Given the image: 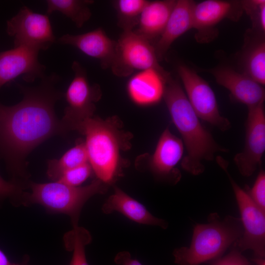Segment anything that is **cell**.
I'll list each match as a JSON object with an SVG mask.
<instances>
[{
  "label": "cell",
  "mask_w": 265,
  "mask_h": 265,
  "mask_svg": "<svg viewBox=\"0 0 265 265\" xmlns=\"http://www.w3.org/2000/svg\"><path fill=\"white\" fill-rule=\"evenodd\" d=\"M43 80L33 88H21L24 97L18 104H0V154L7 163L13 181L24 185L28 178L26 159L37 146L54 135L68 132L56 116L54 106L62 93L53 85L54 80Z\"/></svg>",
  "instance_id": "1"
},
{
  "label": "cell",
  "mask_w": 265,
  "mask_h": 265,
  "mask_svg": "<svg viewBox=\"0 0 265 265\" xmlns=\"http://www.w3.org/2000/svg\"><path fill=\"white\" fill-rule=\"evenodd\" d=\"M117 117L105 119L94 115L73 122L68 131L84 136L88 162L96 178L111 185L121 177L124 167L121 152L130 147V133L122 128Z\"/></svg>",
  "instance_id": "2"
},
{
  "label": "cell",
  "mask_w": 265,
  "mask_h": 265,
  "mask_svg": "<svg viewBox=\"0 0 265 265\" xmlns=\"http://www.w3.org/2000/svg\"><path fill=\"white\" fill-rule=\"evenodd\" d=\"M163 98L186 150L182 167L193 175H199L204 171V161L213 160L216 153L228 150L219 145L202 125L184 89L171 77L166 81Z\"/></svg>",
  "instance_id": "3"
},
{
  "label": "cell",
  "mask_w": 265,
  "mask_h": 265,
  "mask_svg": "<svg viewBox=\"0 0 265 265\" xmlns=\"http://www.w3.org/2000/svg\"><path fill=\"white\" fill-rule=\"evenodd\" d=\"M243 227L240 218L227 215L222 218L211 213L208 222L196 224L189 247L176 248L173 252L177 265H199L222 256L241 237Z\"/></svg>",
  "instance_id": "4"
},
{
  "label": "cell",
  "mask_w": 265,
  "mask_h": 265,
  "mask_svg": "<svg viewBox=\"0 0 265 265\" xmlns=\"http://www.w3.org/2000/svg\"><path fill=\"white\" fill-rule=\"evenodd\" d=\"M31 192H25L22 205L37 204L51 213L68 215L73 226H78L81 209L93 196L104 194L109 185L96 178L83 186H73L58 181L47 183L30 182Z\"/></svg>",
  "instance_id": "5"
},
{
  "label": "cell",
  "mask_w": 265,
  "mask_h": 265,
  "mask_svg": "<svg viewBox=\"0 0 265 265\" xmlns=\"http://www.w3.org/2000/svg\"><path fill=\"white\" fill-rule=\"evenodd\" d=\"M219 165L226 173L232 186L240 214L243 227L241 237L234 245L241 252L251 250L255 258L265 257V212L252 200L246 191L233 180L228 171V162Z\"/></svg>",
  "instance_id": "6"
},
{
  "label": "cell",
  "mask_w": 265,
  "mask_h": 265,
  "mask_svg": "<svg viewBox=\"0 0 265 265\" xmlns=\"http://www.w3.org/2000/svg\"><path fill=\"white\" fill-rule=\"evenodd\" d=\"M110 68L120 77L149 68L164 70L150 42L133 30L124 31L116 41L115 55Z\"/></svg>",
  "instance_id": "7"
},
{
  "label": "cell",
  "mask_w": 265,
  "mask_h": 265,
  "mask_svg": "<svg viewBox=\"0 0 265 265\" xmlns=\"http://www.w3.org/2000/svg\"><path fill=\"white\" fill-rule=\"evenodd\" d=\"M177 71L186 97L199 119L222 132L228 130L231 123L221 115L215 95L209 83L185 65H179Z\"/></svg>",
  "instance_id": "8"
},
{
  "label": "cell",
  "mask_w": 265,
  "mask_h": 265,
  "mask_svg": "<svg viewBox=\"0 0 265 265\" xmlns=\"http://www.w3.org/2000/svg\"><path fill=\"white\" fill-rule=\"evenodd\" d=\"M7 34L14 47L25 46L38 51L48 49L55 40L47 15L35 13L26 6L7 22Z\"/></svg>",
  "instance_id": "9"
},
{
  "label": "cell",
  "mask_w": 265,
  "mask_h": 265,
  "mask_svg": "<svg viewBox=\"0 0 265 265\" xmlns=\"http://www.w3.org/2000/svg\"><path fill=\"white\" fill-rule=\"evenodd\" d=\"M72 67L74 76L65 93L67 106L61 119L68 132L70 124L94 115L95 103L101 97L99 86L90 84L82 66L74 61Z\"/></svg>",
  "instance_id": "10"
},
{
  "label": "cell",
  "mask_w": 265,
  "mask_h": 265,
  "mask_svg": "<svg viewBox=\"0 0 265 265\" xmlns=\"http://www.w3.org/2000/svg\"><path fill=\"white\" fill-rule=\"evenodd\" d=\"M245 124V141L243 150L236 154L234 161L239 173L249 177L262 162L265 150V114L264 102L248 108Z\"/></svg>",
  "instance_id": "11"
},
{
  "label": "cell",
  "mask_w": 265,
  "mask_h": 265,
  "mask_svg": "<svg viewBox=\"0 0 265 265\" xmlns=\"http://www.w3.org/2000/svg\"><path fill=\"white\" fill-rule=\"evenodd\" d=\"M39 51L25 46L0 53V89L6 83L23 75L26 81L42 77L44 66L38 61Z\"/></svg>",
  "instance_id": "12"
},
{
  "label": "cell",
  "mask_w": 265,
  "mask_h": 265,
  "mask_svg": "<svg viewBox=\"0 0 265 265\" xmlns=\"http://www.w3.org/2000/svg\"><path fill=\"white\" fill-rule=\"evenodd\" d=\"M184 151L182 140L167 128L162 132L154 153L149 160V167L158 179L172 184L181 179V173L176 166L181 159Z\"/></svg>",
  "instance_id": "13"
},
{
  "label": "cell",
  "mask_w": 265,
  "mask_h": 265,
  "mask_svg": "<svg viewBox=\"0 0 265 265\" xmlns=\"http://www.w3.org/2000/svg\"><path fill=\"white\" fill-rule=\"evenodd\" d=\"M219 85L228 89L233 99L247 106L248 108L264 102L265 91L263 86L247 75L227 67L211 70Z\"/></svg>",
  "instance_id": "14"
},
{
  "label": "cell",
  "mask_w": 265,
  "mask_h": 265,
  "mask_svg": "<svg viewBox=\"0 0 265 265\" xmlns=\"http://www.w3.org/2000/svg\"><path fill=\"white\" fill-rule=\"evenodd\" d=\"M170 77L165 70L149 68L140 71L131 77L127 83L128 95L140 106L157 104L163 98L166 81Z\"/></svg>",
  "instance_id": "15"
},
{
  "label": "cell",
  "mask_w": 265,
  "mask_h": 265,
  "mask_svg": "<svg viewBox=\"0 0 265 265\" xmlns=\"http://www.w3.org/2000/svg\"><path fill=\"white\" fill-rule=\"evenodd\" d=\"M243 11L241 1L207 0L196 3L193 11V28L197 30V40L201 36L200 42L204 34L208 35L225 18L236 21Z\"/></svg>",
  "instance_id": "16"
},
{
  "label": "cell",
  "mask_w": 265,
  "mask_h": 265,
  "mask_svg": "<svg viewBox=\"0 0 265 265\" xmlns=\"http://www.w3.org/2000/svg\"><path fill=\"white\" fill-rule=\"evenodd\" d=\"M58 41L72 46L85 54L98 59L104 69L110 68L115 57L116 41L110 38L101 28L80 34H66Z\"/></svg>",
  "instance_id": "17"
},
{
  "label": "cell",
  "mask_w": 265,
  "mask_h": 265,
  "mask_svg": "<svg viewBox=\"0 0 265 265\" xmlns=\"http://www.w3.org/2000/svg\"><path fill=\"white\" fill-rule=\"evenodd\" d=\"M195 3L190 0H176L166 26L154 46L159 61L177 38L193 28V11Z\"/></svg>",
  "instance_id": "18"
},
{
  "label": "cell",
  "mask_w": 265,
  "mask_h": 265,
  "mask_svg": "<svg viewBox=\"0 0 265 265\" xmlns=\"http://www.w3.org/2000/svg\"><path fill=\"white\" fill-rule=\"evenodd\" d=\"M102 210L107 214L114 212H120L139 224L158 226L163 229L168 226L165 220L152 215L144 205L117 186L114 187V192L103 205Z\"/></svg>",
  "instance_id": "19"
},
{
  "label": "cell",
  "mask_w": 265,
  "mask_h": 265,
  "mask_svg": "<svg viewBox=\"0 0 265 265\" xmlns=\"http://www.w3.org/2000/svg\"><path fill=\"white\" fill-rule=\"evenodd\" d=\"M175 0L148 1L135 31L150 42L162 33L175 5Z\"/></svg>",
  "instance_id": "20"
},
{
  "label": "cell",
  "mask_w": 265,
  "mask_h": 265,
  "mask_svg": "<svg viewBox=\"0 0 265 265\" xmlns=\"http://www.w3.org/2000/svg\"><path fill=\"white\" fill-rule=\"evenodd\" d=\"M87 162L88 158L84 140H79L60 158L48 160L47 174L49 179L56 181L66 171Z\"/></svg>",
  "instance_id": "21"
},
{
  "label": "cell",
  "mask_w": 265,
  "mask_h": 265,
  "mask_svg": "<svg viewBox=\"0 0 265 265\" xmlns=\"http://www.w3.org/2000/svg\"><path fill=\"white\" fill-rule=\"evenodd\" d=\"M47 14L58 11L69 18L78 27H81L91 17L88 5L92 0H48L46 1Z\"/></svg>",
  "instance_id": "22"
},
{
  "label": "cell",
  "mask_w": 265,
  "mask_h": 265,
  "mask_svg": "<svg viewBox=\"0 0 265 265\" xmlns=\"http://www.w3.org/2000/svg\"><path fill=\"white\" fill-rule=\"evenodd\" d=\"M146 0L114 1L118 26L124 31H131L137 26L140 14L148 2Z\"/></svg>",
  "instance_id": "23"
},
{
  "label": "cell",
  "mask_w": 265,
  "mask_h": 265,
  "mask_svg": "<svg viewBox=\"0 0 265 265\" xmlns=\"http://www.w3.org/2000/svg\"><path fill=\"white\" fill-rule=\"evenodd\" d=\"M91 236L88 230L79 226L74 227L64 236L66 248L73 251L70 265H88L86 255L85 246L91 242Z\"/></svg>",
  "instance_id": "24"
},
{
  "label": "cell",
  "mask_w": 265,
  "mask_h": 265,
  "mask_svg": "<svg viewBox=\"0 0 265 265\" xmlns=\"http://www.w3.org/2000/svg\"><path fill=\"white\" fill-rule=\"evenodd\" d=\"M244 70V74L261 85H265V42L258 43L249 51L245 59Z\"/></svg>",
  "instance_id": "25"
},
{
  "label": "cell",
  "mask_w": 265,
  "mask_h": 265,
  "mask_svg": "<svg viewBox=\"0 0 265 265\" xmlns=\"http://www.w3.org/2000/svg\"><path fill=\"white\" fill-rule=\"evenodd\" d=\"M93 173L91 166L89 162H87L66 171L56 181L73 186H79Z\"/></svg>",
  "instance_id": "26"
},
{
  "label": "cell",
  "mask_w": 265,
  "mask_h": 265,
  "mask_svg": "<svg viewBox=\"0 0 265 265\" xmlns=\"http://www.w3.org/2000/svg\"><path fill=\"white\" fill-rule=\"evenodd\" d=\"M24 187V185L14 181H6L0 175V201L9 198L14 205L22 204Z\"/></svg>",
  "instance_id": "27"
},
{
  "label": "cell",
  "mask_w": 265,
  "mask_h": 265,
  "mask_svg": "<svg viewBox=\"0 0 265 265\" xmlns=\"http://www.w3.org/2000/svg\"><path fill=\"white\" fill-rule=\"evenodd\" d=\"M243 10L250 15L262 31H265V0H252L241 2Z\"/></svg>",
  "instance_id": "28"
},
{
  "label": "cell",
  "mask_w": 265,
  "mask_h": 265,
  "mask_svg": "<svg viewBox=\"0 0 265 265\" xmlns=\"http://www.w3.org/2000/svg\"><path fill=\"white\" fill-rule=\"evenodd\" d=\"M246 191L254 203L265 212V172L264 170L260 171L252 187Z\"/></svg>",
  "instance_id": "29"
},
{
  "label": "cell",
  "mask_w": 265,
  "mask_h": 265,
  "mask_svg": "<svg viewBox=\"0 0 265 265\" xmlns=\"http://www.w3.org/2000/svg\"><path fill=\"white\" fill-rule=\"evenodd\" d=\"M226 255L210 262L211 265H251L249 261L235 246Z\"/></svg>",
  "instance_id": "30"
},
{
  "label": "cell",
  "mask_w": 265,
  "mask_h": 265,
  "mask_svg": "<svg viewBox=\"0 0 265 265\" xmlns=\"http://www.w3.org/2000/svg\"><path fill=\"white\" fill-rule=\"evenodd\" d=\"M114 262L119 265H142L137 260L132 259L130 253L126 251L119 252L114 258Z\"/></svg>",
  "instance_id": "31"
},
{
  "label": "cell",
  "mask_w": 265,
  "mask_h": 265,
  "mask_svg": "<svg viewBox=\"0 0 265 265\" xmlns=\"http://www.w3.org/2000/svg\"><path fill=\"white\" fill-rule=\"evenodd\" d=\"M8 259L6 254L0 249V265H16Z\"/></svg>",
  "instance_id": "32"
},
{
  "label": "cell",
  "mask_w": 265,
  "mask_h": 265,
  "mask_svg": "<svg viewBox=\"0 0 265 265\" xmlns=\"http://www.w3.org/2000/svg\"><path fill=\"white\" fill-rule=\"evenodd\" d=\"M252 260L257 265H265V258H255Z\"/></svg>",
  "instance_id": "33"
},
{
  "label": "cell",
  "mask_w": 265,
  "mask_h": 265,
  "mask_svg": "<svg viewBox=\"0 0 265 265\" xmlns=\"http://www.w3.org/2000/svg\"><path fill=\"white\" fill-rule=\"evenodd\" d=\"M16 265H19V264H17Z\"/></svg>",
  "instance_id": "34"
}]
</instances>
